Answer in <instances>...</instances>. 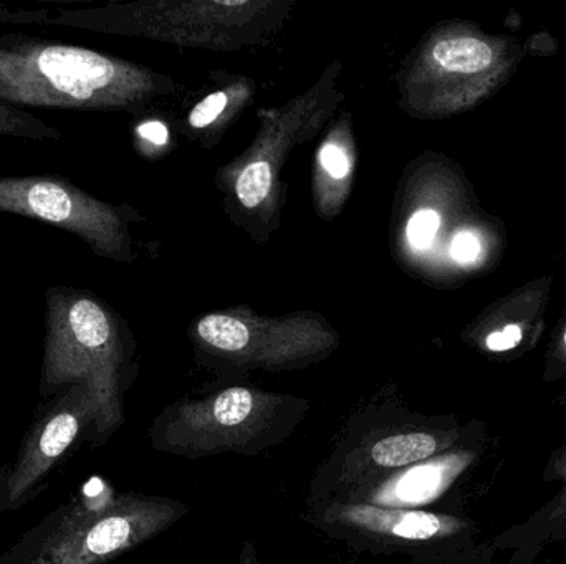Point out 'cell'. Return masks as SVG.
Segmentation results:
<instances>
[{
    "label": "cell",
    "mask_w": 566,
    "mask_h": 564,
    "mask_svg": "<svg viewBox=\"0 0 566 564\" xmlns=\"http://www.w3.org/2000/svg\"><path fill=\"white\" fill-rule=\"evenodd\" d=\"M188 513L179 500L118 492L102 477H92L7 546L0 564H109Z\"/></svg>",
    "instance_id": "1"
},
{
    "label": "cell",
    "mask_w": 566,
    "mask_h": 564,
    "mask_svg": "<svg viewBox=\"0 0 566 564\" xmlns=\"http://www.w3.org/2000/svg\"><path fill=\"white\" fill-rule=\"evenodd\" d=\"M308 413L306 401L234 386L205 400L179 401L148 427L151 449L182 459L254 457L285 443Z\"/></svg>",
    "instance_id": "2"
},
{
    "label": "cell",
    "mask_w": 566,
    "mask_h": 564,
    "mask_svg": "<svg viewBox=\"0 0 566 564\" xmlns=\"http://www.w3.org/2000/svg\"><path fill=\"white\" fill-rule=\"evenodd\" d=\"M115 328L92 298L49 291L40 400L72 384H85L98 409V447L125 424L126 380Z\"/></svg>",
    "instance_id": "3"
},
{
    "label": "cell",
    "mask_w": 566,
    "mask_h": 564,
    "mask_svg": "<svg viewBox=\"0 0 566 564\" xmlns=\"http://www.w3.org/2000/svg\"><path fill=\"white\" fill-rule=\"evenodd\" d=\"M139 73L93 50L55 43L0 45V102L33 108H106L142 92Z\"/></svg>",
    "instance_id": "4"
},
{
    "label": "cell",
    "mask_w": 566,
    "mask_h": 564,
    "mask_svg": "<svg viewBox=\"0 0 566 564\" xmlns=\"http://www.w3.org/2000/svg\"><path fill=\"white\" fill-rule=\"evenodd\" d=\"M454 430L416 423L405 411H361L348 421L310 482L308 502L339 500L454 446Z\"/></svg>",
    "instance_id": "5"
},
{
    "label": "cell",
    "mask_w": 566,
    "mask_h": 564,
    "mask_svg": "<svg viewBox=\"0 0 566 564\" xmlns=\"http://www.w3.org/2000/svg\"><path fill=\"white\" fill-rule=\"evenodd\" d=\"M85 444L98 447V409L85 384L40 401L15 457L0 467V517L39 499Z\"/></svg>",
    "instance_id": "6"
},
{
    "label": "cell",
    "mask_w": 566,
    "mask_h": 564,
    "mask_svg": "<svg viewBox=\"0 0 566 564\" xmlns=\"http://www.w3.org/2000/svg\"><path fill=\"white\" fill-rule=\"evenodd\" d=\"M525 55L527 45L517 36L459 23L438 36L426 55L434 108L454 113L482 105L511 82Z\"/></svg>",
    "instance_id": "7"
},
{
    "label": "cell",
    "mask_w": 566,
    "mask_h": 564,
    "mask_svg": "<svg viewBox=\"0 0 566 564\" xmlns=\"http://www.w3.org/2000/svg\"><path fill=\"white\" fill-rule=\"evenodd\" d=\"M308 520L325 535L373 553L426 550L468 529V522L444 513L339 500L308 502Z\"/></svg>",
    "instance_id": "8"
},
{
    "label": "cell",
    "mask_w": 566,
    "mask_h": 564,
    "mask_svg": "<svg viewBox=\"0 0 566 564\" xmlns=\"http://www.w3.org/2000/svg\"><path fill=\"white\" fill-rule=\"evenodd\" d=\"M0 211L49 222L85 238L96 251L118 245L115 212L56 178H0Z\"/></svg>",
    "instance_id": "9"
},
{
    "label": "cell",
    "mask_w": 566,
    "mask_h": 564,
    "mask_svg": "<svg viewBox=\"0 0 566 564\" xmlns=\"http://www.w3.org/2000/svg\"><path fill=\"white\" fill-rule=\"evenodd\" d=\"M554 277L534 278L492 301L469 327L468 340L491 357H518L541 340Z\"/></svg>",
    "instance_id": "10"
},
{
    "label": "cell",
    "mask_w": 566,
    "mask_h": 564,
    "mask_svg": "<svg viewBox=\"0 0 566 564\" xmlns=\"http://www.w3.org/2000/svg\"><path fill=\"white\" fill-rule=\"evenodd\" d=\"M474 454L442 453L415 466L391 473L386 479L358 490L339 502H361L389 509L421 510L434 502L471 466Z\"/></svg>",
    "instance_id": "11"
},
{
    "label": "cell",
    "mask_w": 566,
    "mask_h": 564,
    "mask_svg": "<svg viewBox=\"0 0 566 564\" xmlns=\"http://www.w3.org/2000/svg\"><path fill=\"white\" fill-rule=\"evenodd\" d=\"M198 334L206 347L228 354L232 360H235L251 341V328L239 318L226 315H209L202 318L198 324Z\"/></svg>",
    "instance_id": "12"
},
{
    "label": "cell",
    "mask_w": 566,
    "mask_h": 564,
    "mask_svg": "<svg viewBox=\"0 0 566 564\" xmlns=\"http://www.w3.org/2000/svg\"><path fill=\"white\" fill-rule=\"evenodd\" d=\"M272 188V169L269 162L258 161L249 164L239 175L238 195L244 207L254 209L268 198Z\"/></svg>",
    "instance_id": "13"
},
{
    "label": "cell",
    "mask_w": 566,
    "mask_h": 564,
    "mask_svg": "<svg viewBox=\"0 0 566 564\" xmlns=\"http://www.w3.org/2000/svg\"><path fill=\"white\" fill-rule=\"evenodd\" d=\"M0 135L27 136V138H60L56 129L50 128L29 113L0 105Z\"/></svg>",
    "instance_id": "14"
},
{
    "label": "cell",
    "mask_w": 566,
    "mask_h": 564,
    "mask_svg": "<svg viewBox=\"0 0 566 564\" xmlns=\"http://www.w3.org/2000/svg\"><path fill=\"white\" fill-rule=\"evenodd\" d=\"M442 227L441 212L436 209H419L409 219L406 235L416 251H429Z\"/></svg>",
    "instance_id": "15"
},
{
    "label": "cell",
    "mask_w": 566,
    "mask_h": 564,
    "mask_svg": "<svg viewBox=\"0 0 566 564\" xmlns=\"http://www.w3.org/2000/svg\"><path fill=\"white\" fill-rule=\"evenodd\" d=\"M564 376H566V308L557 328L552 333L547 351V366H545L547 380H560Z\"/></svg>",
    "instance_id": "16"
},
{
    "label": "cell",
    "mask_w": 566,
    "mask_h": 564,
    "mask_svg": "<svg viewBox=\"0 0 566 564\" xmlns=\"http://www.w3.org/2000/svg\"><path fill=\"white\" fill-rule=\"evenodd\" d=\"M226 105H228L226 93H212L205 102L199 103L192 109L191 115H189V123H191L192 128H206V126L211 125L212 121H216L221 116Z\"/></svg>",
    "instance_id": "17"
},
{
    "label": "cell",
    "mask_w": 566,
    "mask_h": 564,
    "mask_svg": "<svg viewBox=\"0 0 566 564\" xmlns=\"http://www.w3.org/2000/svg\"><path fill=\"white\" fill-rule=\"evenodd\" d=\"M319 161H322L323 168L332 178L343 179L348 175V155L338 145L329 142V145L323 146L322 152H319Z\"/></svg>",
    "instance_id": "18"
},
{
    "label": "cell",
    "mask_w": 566,
    "mask_h": 564,
    "mask_svg": "<svg viewBox=\"0 0 566 564\" xmlns=\"http://www.w3.org/2000/svg\"><path fill=\"white\" fill-rule=\"evenodd\" d=\"M138 132L143 138L158 146L166 145V141H168V128L159 121L145 123V125L139 126Z\"/></svg>",
    "instance_id": "19"
},
{
    "label": "cell",
    "mask_w": 566,
    "mask_h": 564,
    "mask_svg": "<svg viewBox=\"0 0 566 564\" xmlns=\"http://www.w3.org/2000/svg\"><path fill=\"white\" fill-rule=\"evenodd\" d=\"M239 564H261L259 563L258 549H255L254 542H251V540H248L242 545Z\"/></svg>",
    "instance_id": "20"
},
{
    "label": "cell",
    "mask_w": 566,
    "mask_h": 564,
    "mask_svg": "<svg viewBox=\"0 0 566 564\" xmlns=\"http://www.w3.org/2000/svg\"><path fill=\"white\" fill-rule=\"evenodd\" d=\"M565 479H566V469H565ZM554 520H555V522L564 523V525H566V486H565L564 493H562L560 500H558L557 506H555Z\"/></svg>",
    "instance_id": "21"
},
{
    "label": "cell",
    "mask_w": 566,
    "mask_h": 564,
    "mask_svg": "<svg viewBox=\"0 0 566 564\" xmlns=\"http://www.w3.org/2000/svg\"><path fill=\"white\" fill-rule=\"evenodd\" d=\"M0 520H2V517H0ZM0 525H2V523H0Z\"/></svg>",
    "instance_id": "22"
}]
</instances>
